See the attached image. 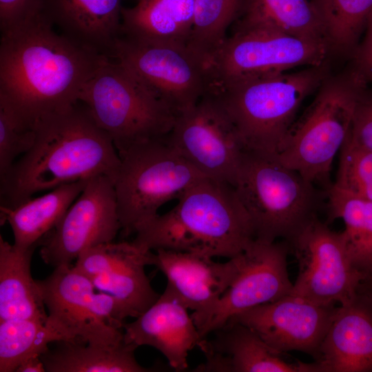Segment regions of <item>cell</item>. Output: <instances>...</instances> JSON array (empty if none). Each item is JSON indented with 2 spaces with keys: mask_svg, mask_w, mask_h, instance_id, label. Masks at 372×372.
Returning a JSON list of instances; mask_svg holds the SVG:
<instances>
[{
  "mask_svg": "<svg viewBox=\"0 0 372 372\" xmlns=\"http://www.w3.org/2000/svg\"><path fill=\"white\" fill-rule=\"evenodd\" d=\"M331 51L354 52L372 19V0H312Z\"/></svg>",
  "mask_w": 372,
  "mask_h": 372,
  "instance_id": "30",
  "label": "cell"
},
{
  "mask_svg": "<svg viewBox=\"0 0 372 372\" xmlns=\"http://www.w3.org/2000/svg\"><path fill=\"white\" fill-rule=\"evenodd\" d=\"M328 76L325 64L209 87L235 125L245 149L276 155L304 99Z\"/></svg>",
  "mask_w": 372,
  "mask_h": 372,
  "instance_id": "3",
  "label": "cell"
},
{
  "mask_svg": "<svg viewBox=\"0 0 372 372\" xmlns=\"http://www.w3.org/2000/svg\"><path fill=\"white\" fill-rule=\"evenodd\" d=\"M41 7V0H0V29Z\"/></svg>",
  "mask_w": 372,
  "mask_h": 372,
  "instance_id": "36",
  "label": "cell"
},
{
  "mask_svg": "<svg viewBox=\"0 0 372 372\" xmlns=\"http://www.w3.org/2000/svg\"><path fill=\"white\" fill-rule=\"evenodd\" d=\"M167 137L205 176L234 185L245 147L214 94L207 92L195 106L177 116Z\"/></svg>",
  "mask_w": 372,
  "mask_h": 372,
  "instance_id": "13",
  "label": "cell"
},
{
  "mask_svg": "<svg viewBox=\"0 0 372 372\" xmlns=\"http://www.w3.org/2000/svg\"><path fill=\"white\" fill-rule=\"evenodd\" d=\"M120 229L114 182L107 176H95L42 239L40 256L54 268L70 265L87 249L112 242Z\"/></svg>",
  "mask_w": 372,
  "mask_h": 372,
  "instance_id": "15",
  "label": "cell"
},
{
  "mask_svg": "<svg viewBox=\"0 0 372 372\" xmlns=\"http://www.w3.org/2000/svg\"><path fill=\"white\" fill-rule=\"evenodd\" d=\"M45 368L41 356L31 357L23 362L16 369V372H44Z\"/></svg>",
  "mask_w": 372,
  "mask_h": 372,
  "instance_id": "37",
  "label": "cell"
},
{
  "mask_svg": "<svg viewBox=\"0 0 372 372\" xmlns=\"http://www.w3.org/2000/svg\"><path fill=\"white\" fill-rule=\"evenodd\" d=\"M34 138V128L0 101V178L8 173L17 158L32 147Z\"/></svg>",
  "mask_w": 372,
  "mask_h": 372,
  "instance_id": "33",
  "label": "cell"
},
{
  "mask_svg": "<svg viewBox=\"0 0 372 372\" xmlns=\"http://www.w3.org/2000/svg\"><path fill=\"white\" fill-rule=\"evenodd\" d=\"M349 134L360 145L372 151V96L364 94L361 99Z\"/></svg>",
  "mask_w": 372,
  "mask_h": 372,
  "instance_id": "34",
  "label": "cell"
},
{
  "mask_svg": "<svg viewBox=\"0 0 372 372\" xmlns=\"http://www.w3.org/2000/svg\"><path fill=\"white\" fill-rule=\"evenodd\" d=\"M87 180L60 185L12 207H0L1 221L10 225L14 245L23 249L40 245L82 192Z\"/></svg>",
  "mask_w": 372,
  "mask_h": 372,
  "instance_id": "25",
  "label": "cell"
},
{
  "mask_svg": "<svg viewBox=\"0 0 372 372\" xmlns=\"http://www.w3.org/2000/svg\"><path fill=\"white\" fill-rule=\"evenodd\" d=\"M289 251L285 240H253L240 254L238 273L226 291L207 311L192 316L200 335L207 338L232 317L290 294L293 283L287 271Z\"/></svg>",
  "mask_w": 372,
  "mask_h": 372,
  "instance_id": "14",
  "label": "cell"
},
{
  "mask_svg": "<svg viewBox=\"0 0 372 372\" xmlns=\"http://www.w3.org/2000/svg\"><path fill=\"white\" fill-rule=\"evenodd\" d=\"M118 152L167 136L177 116L115 60L106 58L79 97Z\"/></svg>",
  "mask_w": 372,
  "mask_h": 372,
  "instance_id": "7",
  "label": "cell"
},
{
  "mask_svg": "<svg viewBox=\"0 0 372 372\" xmlns=\"http://www.w3.org/2000/svg\"><path fill=\"white\" fill-rule=\"evenodd\" d=\"M33 128L32 147L0 178V207H12L38 192L95 176L114 182L118 151L81 102L39 119Z\"/></svg>",
  "mask_w": 372,
  "mask_h": 372,
  "instance_id": "2",
  "label": "cell"
},
{
  "mask_svg": "<svg viewBox=\"0 0 372 372\" xmlns=\"http://www.w3.org/2000/svg\"><path fill=\"white\" fill-rule=\"evenodd\" d=\"M365 85L352 70L328 76L273 156L309 181L327 188L333 160L351 131Z\"/></svg>",
  "mask_w": 372,
  "mask_h": 372,
  "instance_id": "4",
  "label": "cell"
},
{
  "mask_svg": "<svg viewBox=\"0 0 372 372\" xmlns=\"http://www.w3.org/2000/svg\"><path fill=\"white\" fill-rule=\"evenodd\" d=\"M36 247L19 249L0 236V322L21 319L46 322L45 306L30 270Z\"/></svg>",
  "mask_w": 372,
  "mask_h": 372,
  "instance_id": "24",
  "label": "cell"
},
{
  "mask_svg": "<svg viewBox=\"0 0 372 372\" xmlns=\"http://www.w3.org/2000/svg\"><path fill=\"white\" fill-rule=\"evenodd\" d=\"M154 265L165 276L167 285L183 304L200 315L223 296L238 273L240 254L225 262L200 254L157 249Z\"/></svg>",
  "mask_w": 372,
  "mask_h": 372,
  "instance_id": "20",
  "label": "cell"
},
{
  "mask_svg": "<svg viewBox=\"0 0 372 372\" xmlns=\"http://www.w3.org/2000/svg\"><path fill=\"white\" fill-rule=\"evenodd\" d=\"M154 265V254L132 242H110L83 251L74 267L95 289L123 303L136 318L160 295L152 287L145 267Z\"/></svg>",
  "mask_w": 372,
  "mask_h": 372,
  "instance_id": "17",
  "label": "cell"
},
{
  "mask_svg": "<svg viewBox=\"0 0 372 372\" xmlns=\"http://www.w3.org/2000/svg\"><path fill=\"white\" fill-rule=\"evenodd\" d=\"M61 336L46 322L8 320L0 322V372L16 371L27 359L41 356Z\"/></svg>",
  "mask_w": 372,
  "mask_h": 372,
  "instance_id": "31",
  "label": "cell"
},
{
  "mask_svg": "<svg viewBox=\"0 0 372 372\" xmlns=\"http://www.w3.org/2000/svg\"><path fill=\"white\" fill-rule=\"evenodd\" d=\"M41 355L47 372H147L136 359L137 349L125 342L105 347L58 342Z\"/></svg>",
  "mask_w": 372,
  "mask_h": 372,
  "instance_id": "27",
  "label": "cell"
},
{
  "mask_svg": "<svg viewBox=\"0 0 372 372\" xmlns=\"http://www.w3.org/2000/svg\"><path fill=\"white\" fill-rule=\"evenodd\" d=\"M333 184L347 193L372 202V151L357 143L349 134L340 149Z\"/></svg>",
  "mask_w": 372,
  "mask_h": 372,
  "instance_id": "32",
  "label": "cell"
},
{
  "mask_svg": "<svg viewBox=\"0 0 372 372\" xmlns=\"http://www.w3.org/2000/svg\"><path fill=\"white\" fill-rule=\"evenodd\" d=\"M330 51L325 41L269 28L235 29L207 68L209 87L322 65Z\"/></svg>",
  "mask_w": 372,
  "mask_h": 372,
  "instance_id": "9",
  "label": "cell"
},
{
  "mask_svg": "<svg viewBox=\"0 0 372 372\" xmlns=\"http://www.w3.org/2000/svg\"><path fill=\"white\" fill-rule=\"evenodd\" d=\"M247 0H196L187 48L207 68L228 38Z\"/></svg>",
  "mask_w": 372,
  "mask_h": 372,
  "instance_id": "29",
  "label": "cell"
},
{
  "mask_svg": "<svg viewBox=\"0 0 372 372\" xmlns=\"http://www.w3.org/2000/svg\"><path fill=\"white\" fill-rule=\"evenodd\" d=\"M353 53L352 70L366 85L372 81V19L366 28L363 41Z\"/></svg>",
  "mask_w": 372,
  "mask_h": 372,
  "instance_id": "35",
  "label": "cell"
},
{
  "mask_svg": "<svg viewBox=\"0 0 372 372\" xmlns=\"http://www.w3.org/2000/svg\"><path fill=\"white\" fill-rule=\"evenodd\" d=\"M326 192L329 220L341 218L345 229L342 234L351 258L363 273L372 265V202L347 193L334 184Z\"/></svg>",
  "mask_w": 372,
  "mask_h": 372,
  "instance_id": "28",
  "label": "cell"
},
{
  "mask_svg": "<svg viewBox=\"0 0 372 372\" xmlns=\"http://www.w3.org/2000/svg\"><path fill=\"white\" fill-rule=\"evenodd\" d=\"M207 338L199 349L205 361L194 371L199 372H321L316 362L286 358L255 331L238 322H229Z\"/></svg>",
  "mask_w": 372,
  "mask_h": 372,
  "instance_id": "19",
  "label": "cell"
},
{
  "mask_svg": "<svg viewBox=\"0 0 372 372\" xmlns=\"http://www.w3.org/2000/svg\"><path fill=\"white\" fill-rule=\"evenodd\" d=\"M41 7L60 33L111 58L121 35V0H41Z\"/></svg>",
  "mask_w": 372,
  "mask_h": 372,
  "instance_id": "22",
  "label": "cell"
},
{
  "mask_svg": "<svg viewBox=\"0 0 372 372\" xmlns=\"http://www.w3.org/2000/svg\"><path fill=\"white\" fill-rule=\"evenodd\" d=\"M48 310L46 323L62 342L105 347L124 342L123 326L131 311L112 296L96 290L92 282L74 266L54 268L37 280Z\"/></svg>",
  "mask_w": 372,
  "mask_h": 372,
  "instance_id": "8",
  "label": "cell"
},
{
  "mask_svg": "<svg viewBox=\"0 0 372 372\" xmlns=\"http://www.w3.org/2000/svg\"><path fill=\"white\" fill-rule=\"evenodd\" d=\"M177 116L188 111L207 93V67L187 45L145 43L120 35L111 59Z\"/></svg>",
  "mask_w": 372,
  "mask_h": 372,
  "instance_id": "10",
  "label": "cell"
},
{
  "mask_svg": "<svg viewBox=\"0 0 372 372\" xmlns=\"http://www.w3.org/2000/svg\"><path fill=\"white\" fill-rule=\"evenodd\" d=\"M178 199L173 209L196 241L198 254L230 259L256 239L250 217L231 184L205 177Z\"/></svg>",
  "mask_w": 372,
  "mask_h": 372,
  "instance_id": "11",
  "label": "cell"
},
{
  "mask_svg": "<svg viewBox=\"0 0 372 372\" xmlns=\"http://www.w3.org/2000/svg\"><path fill=\"white\" fill-rule=\"evenodd\" d=\"M188 308L169 287L136 320L123 326V340L137 348L149 346L159 351L176 371L188 368L189 352L200 347L203 338Z\"/></svg>",
  "mask_w": 372,
  "mask_h": 372,
  "instance_id": "18",
  "label": "cell"
},
{
  "mask_svg": "<svg viewBox=\"0 0 372 372\" xmlns=\"http://www.w3.org/2000/svg\"><path fill=\"white\" fill-rule=\"evenodd\" d=\"M338 307L289 294L239 313L227 322L248 327L279 352L298 351L314 358Z\"/></svg>",
  "mask_w": 372,
  "mask_h": 372,
  "instance_id": "16",
  "label": "cell"
},
{
  "mask_svg": "<svg viewBox=\"0 0 372 372\" xmlns=\"http://www.w3.org/2000/svg\"><path fill=\"white\" fill-rule=\"evenodd\" d=\"M358 292L372 296V265L364 273Z\"/></svg>",
  "mask_w": 372,
  "mask_h": 372,
  "instance_id": "38",
  "label": "cell"
},
{
  "mask_svg": "<svg viewBox=\"0 0 372 372\" xmlns=\"http://www.w3.org/2000/svg\"><path fill=\"white\" fill-rule=\"evenodd\" d=\"M287 242L298 264L291 295L324 306L344 304L357 295L363 273L342 232L332 231L316 216Z\"/></svg>",
  "mask_w": 372,
  "mask_h": 372,
  "instance_id": "12",
  "label": "cell"
},
{
  "mask_svg": "<svg viewBox=\"0 0 372 372\" xmlns=\"http://www.w3.org/2000/svg\"><path fill=\"white\" fill-rule=\"evenodd\" d=\"M256 239L288 242L316 216L314 184L275 156L245 149L234 185Z\"/></svg>",
  "mask_w": 372,
  "mask_h": 372,
  "instance_id": "5",
  "label": "cell"
},
{
  "mask_svg": "<svg viewBox=\"0 0 372 372\" xmlns=\"http://www.w3.org/2000/svg\"><path fill=\"white\" fill-rule=\"evenodd\" d=\"M118 153L120 166L114 187L125 235L135 234L158 215L162 205L178 198L207 177L180 154L167 136L133 145Z\"/></svg>",
  "mask_w": 372,
  "mask_h": 372,
  "instance_id": "6",
  "label": "cell"
},
{
  "mask_svg": "<svg viewBox=\"0 0 372 372\" xmlns=\"http://www.w3.org/2000/svg\"><path fill=\"white\" fill-rule=\"evenodd\" d=\"M322 372H372V296L340 305L315 355Z\"/></svg>",
  "mask_w": 372,
  "mask_h": 372,
  "instance_id": "21",
  "label": "cell"
},
{
  "mask_svg": "<svg viewBox=\"0 0 372 372\" xmlns=\"http://www.w3.org/2000/svg\"><path fill=\"white\" fill-rule=\"evenodd\" d=\"M196 0H138L121 10V35L154 43L187 45Z\"/></svg>",
  "mask_w": 372,
  "mask_h": 372,
  "instance_id": "23",
  "label": "cell"
},
{
  "mask_svg": "<svg viewBox=\"0 0 372 372\" xmlns=\"http://www.w3.org/2000/svg\"><path fill=\"white\" fill-rule=\"evenodd\" d=\"M251 28H269L303 39L327 41L321 18L312 0H247L235 29Z\"/></svg>",
  "mask_w": 372,
  "mask_h": 372,
  "instance_id": "26",
  "label": "cell"
},
{
  "mask_svg": "<svg viewBox=\"0 0 372 372\" xmlns=\"http://www.w3.org/2000/svg\"><path fill=\"white\" fill-rule=\"evenodd\" d=\"M0 30V101L31 127L78 103L108 57L55 31L41 7Z\"/></svg>",
  "mask_w": 372,
  "mask_h": 372,
  "instance_id": "1",
  "label": "cell"
}]
</instances>
